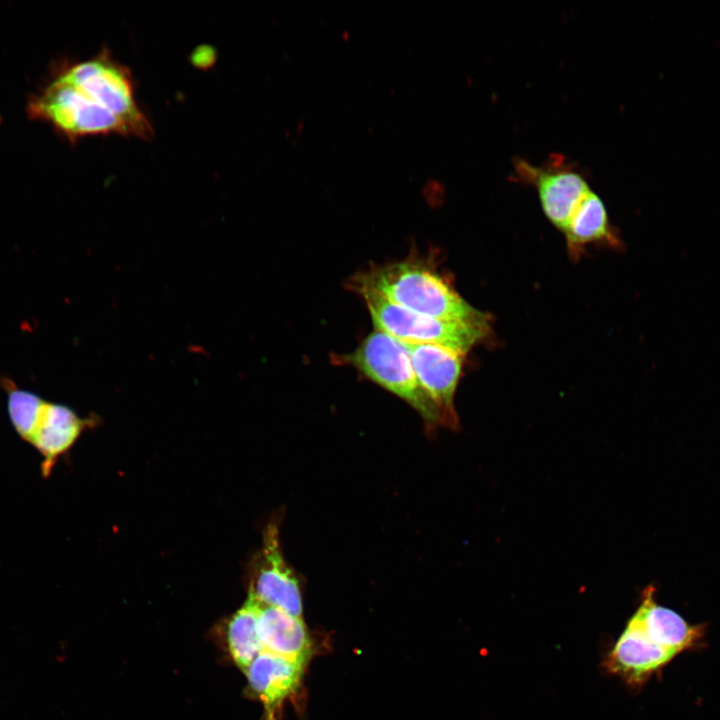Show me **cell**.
<instances>
[{"label": "cell", "mask_w": 720, "mask_h": 720, "mask_svg": "<svg viewBox=\"0 0 720 720\" xmlns=\"http://www.w3.org/2000/svg\"><path fill=\"white\" fill-rule=\"evenodd\" d=\"M349 287L367 288L413 312L445 320L485 322L488 316L470 305L431 263L419 256L370 266Z\"/></svg>", "instance_id": "7a4b0ae2"}, {"label": "cell", "mask_w": 720, "mask_h": 720, "mask_svg": "<svg viewBox=\"0 0 720 720\" xmlns=\"http://www.w3.org/2000/svg\"><path fill=\"white\" fill-rule=\"evenodd\" d=\"M36 107L42 117L71 138H141L136 103L114 76L101 69L84 70L70 83L57 78Z\"/></svg>", "instance_id": "6da1fadb"}, {"label": "cell", "mask_w": 720, "mask_h": 720, "mask_svg": "<svg viewBox=\"0 0 720 720\" xmlns=\"http://www.w3.org/2000/svg\"><path fill=\"white\" fill-rule=\"evenodd\" d=\"M338 361L351 365L366 378L405 401L427 425L446 426L440 409L418 381L402 341L375 329L351 353L340 356Z\"/></svg>", "instance_id": "3957f363"}, {"label": "cell", "mask_w": 720, "mask_h": 720, "mask_svg": "<svg viewBox=\"0 0 720 720\" xmlns=\"http://www.w3.org/2000/svg\"><path fill=\"white\" fill-rule=\"evenodd\" d=\"M513 163L516 176L535 187L545 216L563 232L575 208L591 190L585 177L561 156L538 166L524 159Z\"/></svg>", "instance_id": "5b68a950"}, {"label": "cell", "mask_w": 720, "mask_h": 720, "mask_svg": "<svg viewBox=\"0 0 720 720\" xmlns=\"http://www.w3.org/2000/svg\"><path fill=\"white\" fill-rule=\"evenodd\" d=\"M258 635L263 651L305 665L311 657L312 640L302 617L262 604Z\"/></svg>", "instance_id": "7c38bea8"}, {"label": "cell", "mask_w": 720, "mask_h": 720, "mask_svg": "<svg viewBox=\"0 0 720 720\" xmlns=\"http://www.w3.org/2000/svg\"><path fill=\"white\" fill-rule=\"evenodd\" d=\"M305 664L263 651L244 672L254 694L264 705L267 720H275V714L283 702L300 686Z\"/></svg>", "instance_id": "30bf717a"}, {"label": "cell", "mask_w": 720, "mask_h": 720, "mask_svg": "<svg viewBox=\"0 0 720 720\" xmlns=\"http://www.w3.org/2000/svg\"><path fill=\"white\" fill-rule=\"evenodd\" d=\"M261 603L248 595L245 603L230 617L226 625V642L234 663L245 672L263 652L258 635Z\"/></svg>", "instance_id": "5bb4252c"}, {"label": "cell", "mask_w": 720, "mask_h": 720, "mask_svg": "<svg viewBox=\"0 0 720 720\" xmlns=\"http://www.w3.org/2000/svg\"><path fill=\"white\" fill-rule=\"evenodd\" d=\"M88 424L69 407L45 402L27 441L42 457L43 478L50 477L58 460L73 447Z\"/></svg>", "instance_id": "9c48e42d"}, {"label": "cell", "mask_w": 720, "mask_h": 720, "mask_svg": "<svg viewBox=\"0 0 720 720\" xmlns=\"http://www.w3.org/2000/svg\"><path fill=\"white\" fill-rule=\"evenodd\" d=\"M563 233L569 252L573 256H577L588 244L616 243L606 207L601 198L592 190L588 191L581 199Z\"/></svg>", "instance_id": "4fadbf2b"}, {"label": "cell", "mask_w": 720, "mask_h": 720, "mask_svg": "<svg viewBox=\"0 0 720 720\" xmlns=\"http://www.w3.org/2000/svg\"><path fill=\"white\" fill-rule=\"evenodd\" d=\"M675 656L674 652L658 645L633 622L625 629L609 652L607 669L631 685L646 682Z\"/></svg>", "instance_id": "ba28073f"}, {"label": "cell", "mask_w": 720, "mask_h": 720, "mask_svg": "<svg viewBox=\"0 0 720 720\" xmlns=\"http://www.w3.org/2000/svg\"><path fill=\"white\" fill-rule=\"evenodd\" d=\"M648 586L638 609L629 619L658 645L679 653L696 646L704 635L703 625H692L674 610L658 604Z\"/></svg>", "instance_id": "8fae6325"}, {"label": "cell", "mask_w": 720, "mask_h": 720, "mask_svg": "<svg viewBox=\"0 0 720 720\" xmlns=\"http://www.w3.org/2000/svg\"><path fill=\"white\" fill-rule=\"evenodd\" d=\"M353 290L363 298L376 329L405 343L437 344L464 356L489 330V321L438 319L408 310L370 289Z\"/></svg>", "instance_id": "277c9868"}, {"label": "cell", "mask_w": 720, "mask_h": 720, "mask_svg": "<svg viewBox=\"0 0 720 720\" xmlns=\"http://www.w3.org/2000/svg\"><path fill=\"white\" fill-rule=\"evenodd\" d=\"M279 539V526L271 521L265 529L262 547L254 561L248 595L263 605L302 617L299 581L283 556Z\"/></svg>", "instance_id": "8992f818"}, {"label": "cell", "mask_w": 720, "mask_h": 720, "mask_svg": "<svg viewBox=\"0 0 720 720\" xmlns=\"http://www.w3.org/2000/svg\"><path fill=\"white\" fill-rule=\"evenodd\" d=\"M45 402L38 395L26 390H8L7 410L10 422L17 435L26 443Z\"/></svg>", "instance_id": "9a60e30c"}, {"label": "cell", "mask_w": 720, "mask_h": 720, "mask_svg": "<svg viewBox=\"0 0 720 720\" xmlns=\"http://www.w3.org/2000/svg\"><path fill=\"white\" fill-rule=\"evenodd\" d=\"M403 343L418 381L440 409L446 427L456 428L458 417L454 396L464 356L437 344Z\"/></svg>", "instance_id": "52a82bcc"}]
</instances>
